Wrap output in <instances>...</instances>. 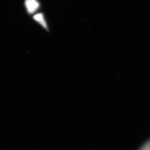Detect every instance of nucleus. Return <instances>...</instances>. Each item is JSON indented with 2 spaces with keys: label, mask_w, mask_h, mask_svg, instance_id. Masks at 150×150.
I'll return each mask as SVG.
<instances>
[{
  "label": "nucleus",
  "mask_w": 150,
  "mask_h": 150,
  "mask_svg": "<svg viewBox=\"0 0 150 150\" xmlns=\"http://www.w3.org/2000/svg\"><path fill=\"white\" fill-rule=\"evenodd\" d=\"M25 7L28 13L32 14L35 12L39 8V3L36 0H25Z\"/></svg>",
  "instance_id": "nucleus-1"
},
{
  "label": "nucleus",
  "mask_w": 150,
  "mask_h": 150,
  "mask_svg": "<svg viewBox=\"0 0 150 150\" xmlns=\"http://www.w3.org/2000/svg\"><path fill=\"white\" fill-rule=\"evenodd\" d=\"M33 18L38 23H40L44 28L47 29V25L43 14H37L33 16Z\"/></svg>",
  "instance_id": "nucleus-2"
},
{
  "label": "nucleus",
  "mask_w": 150,
  "mask_h": 150,
  "mask_svg": "<svg viewBox=\"0 0 150 150\" xmlns=\"http://www.w3.org/2000/svg\"><path fill=\"white\" fill-rule=\"evenodd\" d=\"M139 150H150V140L145 143Z\"/></svg>",
  "instance_id": "nucleus-3"
}]
</instances>
